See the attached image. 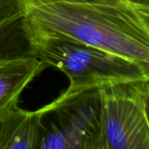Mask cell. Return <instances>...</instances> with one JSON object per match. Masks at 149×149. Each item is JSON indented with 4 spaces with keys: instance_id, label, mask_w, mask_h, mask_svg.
<instances>
[{
    "instance_id": "cell-1",
    "label": "cell",
    "mask_w": 149,
    "mask_h": 149,
    "mask_svg": "<svg viewBox=\"0 0 149 149\" xmlns=\"http://www.w3.org/2000/svg\"><path fill=\"white\" fill-rule=\"evenodd\" d=\"M28 47L64 39L138 66L149 82V25L127 0H20Z\"/></svg>"
},
{
    "instance_id": "cell-8",
    "label": "cell",
    "mask_w": 149,
    "mask_h": 149,
    "mask_svg": "<svg viewBox=\"0 0 149 149\" xmlns=\"http://www.w3.org/2000/svg\"><path fill=\"white\" fill-rule=\"evenodd\" d=\"M135 6L149 25V4L142 5V6Z\"/></svg>"
},
{
    "instance_id": "cell-6",
    "label": "cell",
    "mask_w": 149,
    "mask_h": 149,
    "mask_svg": "<svg viewBox=\"0 0 149 149\" xmlns=\"http://www.w3.org/2000/svg\"><path fill=\"white\" fill-rule=\"evenodd\" d=\"M40 108L35 111L17 109L0 119V149H37Z\"/></svg>"
},
{
    "instance_id": "cell-4",
    "label": "cell",
    "mask_w": 149,
    "mask_h": 149,
    "mask_svg": "<svg viewBox=\"0 0 149 149\" xmlns=\"http://www.w3.org/2000/svg\"><path fill=\"white\" fill-rule=\"evenodd\" d=\"M146 83H125L99 89L108 149H149L145 104Z\"/></svg>"
},
{
    "instance_id": "cell-9",
    "label": "cell",
    "mask_w": 149,
    "mask_h": 149,
    "mask_svg": "<svg viewBox=\"0 0 149 149\" xmlns=\"http://www.w3.org/2000/svg\"><path fill=\"white\" fill-rule=\"evenodd\" d=\"M145 104H146V117H147V120H148V123H149V83L146 84V88H145Z\"/></svg>"
},
{
    "instance_id": "cell-2",
    "label": "cell",
    "mask_w": 149,
    "mask_h": 149,
    "mask_svg": "<svg viewBox=\"0 0 149 149\" xmlns=\"http://www.w3.org/2000/svg\"><path fill=\"white\" fill-rule=\"evenodd\" d=\"M29 49L30 54L67 77L68 86L62 92L66 96L119 84L148 82L134 63L77 41L54 39L31 45Z\"/></svg>"
},
{
    "instance_id": "cell-5",
    "label": "cell",
    "mask_w": 149,
    "mask_h": 149,
    "mask_svg": "<svg viewBox=\"0 0 149 149\" xmlns=\"http://www.w3.org/2000/svg\"><path fill=\"white\" fill-rule=\"evenodd\" d=\"M47 68L30 54L0 57V119L19 107L24 91Z\"/></svg>"
},
{
    "instance_id": "cell-3",
    "label": "cell",
    "mask_w": 149,
    "mask_h": 149,
    "mask_svg": "<svg viewBox=\"0 0 149 149\" xmlns=\"http://www.w3.org/2000/svg\"><path fill=\"white\" fill-rule=\"evenodd\" d=\"M40 110L37 149H98L105 141L99 90L61 93Z\"/></svg>"
},
{
    "instance_id": "cell-7",
    "label": "cell",
    "mask_w": 149,
    "mask_h": 149,
    "mask_svg": "<svg viewBox=\"0 0 149 149\" xmlns=\"http://www.w3.org/2000/svg\"><path fill=\"white\" fill-rule=\"evenodd\" d=\"M20 0H0V57L9 54L19 33H22Z\"/></svg>"
},
{
    "instance_id": "cell-10",
    "label": "cell",
    "mask_w": 149,
    "mask_h": 149,
    "mask_svg": "<svg viewBox=\"0 0 149 149\" xmlns=\"http://www.w3.org/2000/svg\"><path fill=\"white\" fill-rule=\"evenodd\" d=\"M98 149H108V147H107V145H106V142L104 141L103 144H102V146L98 148Z\"/></svg>"
}]
</instances>
